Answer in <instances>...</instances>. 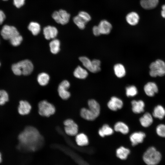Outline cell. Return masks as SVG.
Returning a JSON list of instances; mask_svg holds the SVG:
<instances>
[{"instance_id":"31","label":"cell","mask_w":165,"mask_h":165,"mask_svg":"<svg viewBox=\"0 0 165 165\" xmlns=\"http://www.w3.org/2000/svg\"><path fill=\"white\" fill-rule=\"evenodd\" d=\"M37 79L38 83L40 85L45 86L48 83L50 80V76L46 73L42 72L38 75Z\"/></svg>"},{"instance_id":"44","label":"cell","mask_w":165,"mask_h":165,"mask_svg":"<svg viewBox=\"0 0 165 165\" xmlns=\"http://www.w3.org/2000/svg\"><path fill=\"white\" fill-rule=\"evenodd\" d=\"M2 156H1V153H0V163L2 161Z\"/></svg>"},{"instance_id":"38","label":"cell","mask_w":165,"mask_h":165,"mask_svg":"<svg viewBox=\"0 0 165 165\" xmlns=\"http://www.w3.org/2000/svg\"><path fill=\"white\" fill-rule=\"evenodd\" d=\"M77 15L82 19L86 23L88 22L91 20L90 15L87 12L84 11H79Z\"/></svg>"},{"instance_id":"33","label":"cell","mask_w":165,"mask_h":165,"mask_svg":"<svg viewBox=\"0 0 165 165\" xmlns=\"http://www.w3.org/2000/svg\"><path fill=\"white\" fill-rule=\"evenodd\" d=\"M79 60L82 63L83 66L88 70L92 72V61L86 57H80Z\"/></svg>"},{"instance_id":"23","label":"cell","mask_w":165,"mask_h":165,"mask_svg":"<svg viewBox=\"0 0 165 165\" xmlns=\"http://www.w3.org/2000/svg\"><path fill=\"white\" fill-rule=\"evenodd\" d=\"M73 74L74 76L77 78L84 79L87 77L88 74L86 70L79 66L75 70Z\"/></svg>"},{"instance_id":"2","label":"cell","mask_w":165,"mask_h":165,"mask_svg":"<svg viewBox=\"0 0 165 165\" xmlns=\"http://www.w3.org/2000/svg\"><path fill=\"white\" fill-rule=\"evenodd\" d=\"M33 69L32 62L28 60H25L13 64L12 66L13 73L16 75H28L30 74Z\"/></svg>"},{"instance_id":"37","label":"cell","mask_w":165,"mask_h":165,"mask_svg":"<svg viewBox=\"0 0 165 165\" xmlns=\"http://www.w3.org/2000/svg\"><path fill=\"white\" fill-rule=\"evenodd\" d=\"M156 131L159 136L165 138V124H161L158 125L156 127Z\"/></svg>"},{"instance_id":"14","label":"cell","mask_w":165,"mask_h":165,"mask_svg":"<svg viewBox=\"0 0 165 165\" xmlns=\"http://www.w3.org/2000/svg\"><path fill=\"white\" fill-rule=\"evenodd\" d=\"M101 34L108 35L111 32L112 26V24L105 20H101L98 25Z\"/></svg>"},{"instance_id":"34","label":"cell","mask_w":165,"mask_h":165,"mask_svg":"<svg viewBox=\"0 0 165 165\" xmlns=\"http://www.w3.org/2000/svg\"><path fill=\"white\" fill-rule=\"evenodd\" d=\"M138 90L135 86L132 85L126 88V94L128 97H133L136 96L138 94Z\"/></svg>"},{"instance_id":"3","label":"cell","mask_w":165,"mask_h":165,"mask_svg":"<svg viewBox=\"0 0 165 165\" xmlns=\"http://www.w3.org/2000/svg\"><path fill=\"white\" fill-rule=\"evenodd\" d=\"M160 153L153 147L149 148L144 154L143 158L148 165H156L161 159Z\"/></svg>"},{"instance_id":"11","label":"cell","mask_w":165,"mask_h":165,"mask_svg":"<svg viewBox=\"0 0 165 165\" xmlns=\"http://www.w3.org/2000/svg\"><path fill=\"white\" fill-rule=\"evenodd\" d=\"M146 137L145 134L141 131L135 132L130 136V140L133 146L142 143Z\"/></svg>"},{"instance_id":"46","label":"cell","mask_w":165,"mask_h":165,"mask_svg":"<svg viewBox=\"0 0 165 165\" xmlns=\"http://www.w3.org/2000/svg\"><path fill=\"white\" fill-rule=\"evenodd\" d=\"M0 65H1V64H0Z\"/></svg>"},{"instance_id":"10","label":"cell","mask_w":165,"mask_h":165,"mask_svg":"<svg viewBox=\"0 0 165 165\" xmlns=\"http://www.w3.org/2000/svg\"><path fill=\"white\" fill-rule=\"evenodd\" d=\"M43 32L45 38L49 40L54 39L56 37L58 34V30L56 27L48 25L43 28Z\"/></svg>"},{"instance_id":"21","label":"cell","mask_w":165,"mask_h":165,"mask_svg":"<svg viewBox=\"0 0 165 165\" xmlns=\"http://www.w3.org/2000/svg\"><path fill=\"white\" fill-rule=\"evenodd\" d=\"M27 28L34 35L38 34L41 31V26L38 22L31 21L29 24Z\"/></svg>"},{"instance_id":"36","label":"cell","mask_w":165,"mask_h":165,"mask_svg":"<svg viewBox=\"0 0 165 165\" xmlns=\"http://www.w3.org/2000/svg\"><path fill=\"white\" fill-rule=\"evenodd\" d=\"M9 100L7 92L3 90H0V105H4Z\"/></svg>"},{"instance_id":"40","label":"cell","mask_w":165,"mask_h":165,"mask_svg":"<svg viewBox=\"0 0 165 165\" xmlns=\"http://www.w3.org/2000/svg\"><path fill=\"white\" fill-rule=\"evenodd\" d=\"M13 4L17 9L22 7L25 4L26 0H13Z\"/></svg>"},{"instance_id":"1","label":"cell","mask_w":165,"mask_h":165,"mask_svg":"<svg viewBox=\"0 0 165 165\" xmlns=\"http://www.w3.org/2000/svg\"><path fill=\"white\" fill-rule=\"evenodd\" d=\"M18 138L20 148L31 151L38 149L43 142V138L38 130L31 126L26 127Z\"/></svg>"},{"instance_id":"35","label":"cell","mask_w":165,"mask_h":165,"mask_svg":"<svg viewBox=\"0 0 165 165\" xmlns=\"http://www.w3.org/2000/svg\"><path fill=\"white\" fill-rule=\"evenodd\" d=\"M22 40V37L19 34L12 38L9 40L12 45L14 46H16L20 44Z\"/></svg>"},{"instance_id":"22","label":"cell","mask_w":165,"mask_h":165,"mask_svg":"<svg viewBox=\"0 0 165 165\" xmlns=\"http://www.w3.org/2000/svg\"><path fill=\"white\" fill-rule=\"evenodd\" d=\"M152 116L156 118L163 119L165 116V109L160 105H158L154 108Z\"/></svg>"},{"instance_id":"25","label":"cell","mask_w":165,"mask_h":165,"mask_svg":"<svg viewBox=\"0 0 165 165\" xmlns=\"http://www.w3.org/2000/svg\"><path fill=\"white\" fill-rule=\"evenodd\" d=\"M114 70L116 76L119 78L123 77L126 74V72L124 66L121 64H117L114 67Z\"/></svg>"},{"instance_id":"45","label":"cell","mask_w":165,"mask_h":165,"mask_svg":"<svg viewBox=\"0 0 165 165\" xmlns=\"http://www.w3.org/2000/svg\"><path fill=\"white\" fill-rule=\"evenodd\" d=\"M2 0L6 1H7V0Z\"/></svg>"},{"instance_id":"9","label":"cell","mask_w":165,"mask_h":165,"mask_svg":"<svg viewBox=\"0 0 165 165\" xmlns=\"http://www.w3.org/2000/svg\"><path fill=\"white\" fill-rule=\"evenodd\" d=\"M70 86L69 82L66 80H63L59 85L58 92L59 96L62 99L67 100L70 97V93L68 91Z\"/></svg>"},{"instance_id":"42","label":"cell","mask_w":165,"mask_h":165,"mask_svg":"<svg viewBox=\"0 0 165 165\" xmlns=\"http://www.w3.org/2000/svg\"><path fill=\"white\" fill-rule=\"evenodd\" d=\"M6 18V15L4 12L0 10V25L2 24Z\"/></svg>"},{"instance_id":"39","label":"cell","mask_w":165,"mask_h":165,"mask_svg":"<svg viewBox=\"0 0 165 165\" xmlns=\"http://www.w3.org/2000/svg\"><path fill=\"white\" fill-rule=\"evenodd\" d=\"M92 73L99 72L101 70V61L97 59H94L92 61Z\"/></svg>"},{"instance_id":"30","label":"cell","mask_w":165,"mask_h":165,"mask_svg":"<svg viewBox=\"0 0 165 165\" xmlns=\"http://www.w3.org/2000/svg\"><path fill=\"white\" fill-rule=\"evenodd\" d=\"M113 133V129L107 124L104 125L98 131L99 135L103 137L112 135Z\"/></svg>"},{"instance_id":"18","label":"cell","mask_w":165,"mask_h":165,"mask_svg":"<svg viewBox=\"0 0 165 165\" xmlns=\"http://www.w3.org/2000/svg\"><path fill=\"white\" fill-rule=\"evenodd\" d=\"M139 121L142 127H147L152 123L153 119L152 116L150 113L146 112L140 118Z\"/></svg>"},{"instance_id":"4","label":"cell","mask_w":165,"mask_h":165,"mask_svg":"<svg viewBox=\"0 0 165 165\" xmlns=\"http://www.w3.org/2000/svg\"><path fill=\"white\" fill-rule=\"evenodd\" d=\"M149 74L151 76L156 77L165 75V63L160 59H157L151 63L149 65Z\"/></svg>"},{"instance_id":"17","label":"cell","mask_w":165,"mask_h":165,"mask_svg":"<svg viewBox=\"0 0 165 165\" xmlns=\"http://www.w3.org/2000/svg\"><path fill=\"white\" fill-rule=\"evenodd\" d=\"M127 22L130 25L134 26L138 23L139 16L136 12H131L127 14L126 17Z\"/></svg>"},{"instance_id":"32","label":"cell","mask_w":165,"mask_h":165,"mask_svg":"<svg viewBox=\"0 0 165 165\" xmlns=\"http://www.w3.org/2000/svg\"><path fill=\"white\" fill-rule=\"evenodd\" d=\"M71 19H72L74 24L79 28L81 30L85 28L86 23L78 15H77Z\"/></svg>"},{"instance_id":"20","label":"cell","mask_w":165,"mask_h":165,"mask_svg":"<svg viewBox=\"0 0 165 165\" xmlns=\"http://www.w3.org/2000/svg\"><path fill=\"white\" fill-rule=\"evenodd\" d=\"M159 0H141L140 5L144 9H152L155 8L158 5Z\"/></svg>"},{"instance_id":"41","label":"cell","mask_w":165,"mask_h":165,"mask_svg":"<svg viewBox=\"0 0 165 165\" xmlns=\"http://www.w3.org/2000/svg\"><path fill=\"white\" fill-rule=\"evenodd\" d=\"M92 31L93 34L96 36H98L101 34L98 26H94L92 29Z\"/></svg>"},{"instance_id":"26","label":"cell","mask_w":165,"mask_h":165,"mask_svg":"<svg viewBox=\"0 0 165 165\" xmlns=\"http://www.w3.org/2000/svg\"><path fill=\"white\" fill-rule=\"evenodd\" d=\"M75 141L77 144L80 146L86 145L89 143L87 137L83 133L77 134L75 137Z\"/></svg>"},{"instance_id":"12","label":"cell","mask_w":165,"mask_h":165,"mask_svg":"<svg viewBox=\"0 0 165 165\" xmlns=\"http://www.w3.org/2000/svg\"><path fill=\"white\" fill-rule=\"evenodd\" d=\"M144 91L148 96H153L158 91V87L156 83L153 82H148L144 86Z\"/></svg>"},{"instance_id":"5","label":"cell","mask_w":165,"mask_h":165,"mask_svg":"<svg viewBox=\"0 0 165 165\" xmlns=\"http://www.w3.org/2000/svg\"><path fill=\"white\" fill-rule=\"evenodd\" d=\"M52 17L57 23L63 25L69 22L71 15L66 10L60 9L54 11L52 15Z\"/></svg>"},{"instance_id":"15","label":"cell","mask_w":165,"mask_h":165,"mask_svg":"<svg viewBox=\"0 0 165 165\" xmlns=\"http://www.w3.org/2000/svg\"><path fill=\"white\" fill-rule=\"evenodd\" d=\"M31 107L30 104L26 101H21L18 107V112L21 115L28 114L31 110Z\"/></svg>"},{"instance_id":"19","label":"cell","mask_w":165,"mask_h":165,"mask_svg":"<svg viewBox=\"0 0 165 165\" xmlns=\"http://www.w3.org/2000/svg\"><path fill=\"white\" fill-rule=\"evenodd\" d=\"M80 115L84 119L90 121L93 120L97 117L92 110L85 108L81 109Z\"/></svg>"},{"instance_id":"16","label":"cell","mask_w":165,"mask_h":165,"mask_svg":"<svg viewBox=\"0 0 165 165\" xmlns=\"http://www.w3.org/2000/svg\"><path fill=\"white\" fill-rule=\"evenodd\" d=\"M133 112L136 114H139L144 112L145 104L141 100H133L131 102Z\"/></svg>"},{"instance_id":"43","label":"cell","mask_w":165,"mask_h":165,"mask_svg":"<svg viewBox=\"0 0 165 165\" xmlns=\"http://www.w3.org/2000/svg\"><path fill=\"white\" fill-rule=\"evenodd\" d=\"M162 9L161 15L163 18H165V4H164L162 6Z\"/></svg>"},{"instance_id":"6","label":"cell","mask_w":165,"mask_h":165,"mask_svg":"<svg viewBox=\"0 0 165 165\" xmlns=\"http://www.w3.org/2000/svg\"><path fill=\"white\" fill-rule=\"evenodd\" d=\"M55 112V108L52 104L46 100L40 101L38 104V112L42 116L49 117L53 114Z\"/></svg>"},{"instance_id":"13","label":"cell","mask_w":165,"mask_h":165,"mask_svg":"<svg viewBox=\"0 0 165 165\" xmlns=\"http://www.w3.org/2000/svg\"><path fill=\"white\" fill-rule=\"evenodd\" d=\"M123 105V102L121 99L116 97H113L108 102L107 105L110 110L116 111L122 108Z\"/></svg>"},{"instance_id":"29","label":"cell","mask_w":165,"mask_h":165,"mask_svg":"<svg viewBox=\"0 0 165 165\" xmlns=\"http://www.w3.org/2000/svg\"><path fill=\"white\" fill-rule=\"evenodd\" d=\"M130 153V151L128 149L123 146L118 148L116 151L117 156L123 160L127 159Z\"/></svg>"},{"instance_id":"27","label":"cell","mask_w":165,"mask_h":165,"mask_svg":"<svg viewBox=\"0 0 165 165\" xmlns=\"http://www.w3.org/2000/svg\"><path fill=\"white\" fill-rule=\"evenodd\" d=\"M114 128L116 131L119 132L123 134H127L129 131L128 126L121 122L116 123L114 125Z\"/></svg>"},{"instance_id":"24","label":"cell","mask_w":165,"mask_h":165,"mask_svg":"<svg viewBox=\"0 0 165 165\" xmlns=\"http://www.w3.org/2000/svg\"><path fill=\"white\" fill-rule=\"evenodd\" d=\"M89 108L92 110L97 117L100 111V106L98 103L93 99L89 100L88 102Z\"/></svg>"},{"instance_id":"7","label":"cell","mask_w":165,"mask_h":165,"mask_svg":"<svg viewBox=\"0 0 165 165\" xmlns=\"http://www.w3.org/2000/svg\"><path fill=\"white\" fill-rule=\"evenodd\" d=\"M1 34L4 39L9 40L14 36L19 35L20 33L15 27L6 25L3 27Z\"/></svg>"},{"instance_id":"28","label":"cell","mask_w":165,"mask_h":165,"mask_svg":"<svg viewBox=\"0 0 165 165\" xmlns=\"http://www.w3.org/2000/svg\"><path fill=\"white\" fill-rule=\"evenodd\" d=\"M51 52L54 54L58 53L60 50V42L59 40L54 38L51 41L49 44Z\"/></svg>"},{"instance_id":"8","label":"cell","mask_w":165,"mask_h":165,"mask_svg":"<svg viewBox=\"0 0 165 165\" xmlns=\"http://www.w3.org/2000/svg\"><path fill=\"white\" fill-rule=\"evenodd\" d=\"M64 124L65 131L67 134L71 136L77 134L78 130V126L73 120L67 119L64 122Z\"/></svg>"}]
</instances>
